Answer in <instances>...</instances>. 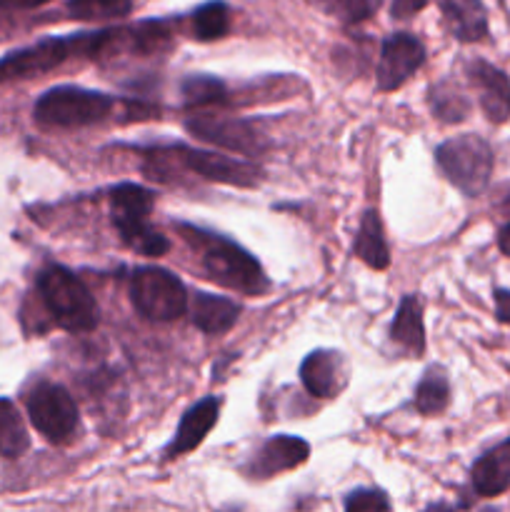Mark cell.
<instances>
[{
    "label": "cell",
    "mask_w": 510,
    "mask_h": 512,
    "mask_svg": "<svg viewBox=\"0 0 510 512\" xmlns=\"http://www.w3.org/2000/svg\"><path fill=\"white\" fill-rule=\"evenodd\" d=\"M180 233L198 255V265L203 268L205 278L215 280L223 288L240 290L245 295H260L268 288V278H265L260 263L238 243L225 235L205 233V230L190 228V225H180Z\"/></svg>",
    "instance_id": "cell-1"
},
{
    "label": "cell",
    "mask_w": 510,
    "mask_h": 512,
    "mask_svg": "<svg viewBox=\"0 0 510 512\" xmlns=\"http://www.w3.org/2000/svg\"><path fill=\"white\" fill-rule=\"evenodd\" d=\"M425 5H428V0H393V5H390V13H393V18H398V20H408V18H413L415 13H420Z\"/></svg>",
    "instance_id": "cell-29"
},
{
    "label": "cell",
    "mask_w": 510,
    "mask_h": 512,
    "mask_svg": "<svg viewBox=\"0 0 510 512\" xmlns=\"http://www.w3.org/2000/svg\"><path fill=\"white\" fill-rule=\"evenodd\" d=\"M430 108L443 123H458L468 115L470 103L460 88L450 83H438L430 90Z\"/></svg>",
    "instance_id": "cell-25"
},
{
    "label": "cell",
    "mask_w": 510,
    "mask_h": 512,
    "mask_svg": "<svg viewBox=\"0 0 510 512\" xmlns=\"http://www.w3.org/2000/svg\"><path fill=\"white\" fill-rule=\"evenodd\" d=\"M28 418L48 443L65 445L78 430L80 415L73 395L55 383H40L28 395Z\"/></svg>",
    "instance_id": "cell-8"
},
{
    "label": "cell",
    "mask_w": 510,
    "mask_h": 512,
    "mask_svg": "<svg viewBox=\"0 0 510 512\" xmlns=\"http://www.w3.org/2000/svg\"><path fill=\"white\" fill-rule=\"evenodd\" d=\"M390 338L408 353L420 355L425 350V328H423V305L415 295H405L395 310Z\"/></svg>",
    "instance_id": "cell-19"
},
{
    "label": "cell",
    "mask_w": 510,
    "mask_h": 512,
    "mask_svg": "<svg viewBox=\"0 0 510 512\" xmlns=\"http://www.w3.org/2000/svg\"><path fill=\"white\" fill-rule=\"evenodd\" d=\"M220 415V400L218 398H203L200 403H195L193 408H188V413L180 418L178 430H175V438L170 440V445L165 448L168 458H180V455H188L190 450L198 448L208 433L213 430V425L218 423Z\"/></svg>",
    "instance_id": "cell-14"
},
{
    "label": "cell",
    "mask_w": 510,
    "mask_h": 512,
    "mask_svg": "<svg viewBox=\"0 0 510 512\" xmlns=\"http://www.w3.org/2000/svg\"><path fill=\"white\" fill-rule=\"evenodd\" d=\"M498 243H500V250H503L505 255H510V223L505 225L503 230H500V240H498Z\"/></svg>",
    "instance_id": "cell-32"
},
{
    "label": "cell",
    "mask_w": 510,
    "mask_h": 512,
    "mask_svg": "<svg viewBox=\"0 0 510 512\" xmlns=\"http://www.w3.org/2000/svg\"><path fill=\"white\" fill-rule=\"evenodd\" d=\"M348 365L335 350H313L300 365V380L315 398H335L348 385Z\"/></svg>",
    "instance_id": "cell-13"
},
{
    "label": "cell",
    "mask_w": 510,
    "mask_h": 512,
    "mask_svg": "<svg viewBox=\"0 0 510 512\" xmlns=\"http://www.w3.org/2000/svg\"><path fill=\"white\" fill-rule=\"evenodd\" d=\"M495 315H498L500 323H510V290L495 293Z\"/></svg>",
    "instance_id": "cell-30"
},
{
    "label": "cell",
    "mask_w": 510,
    "mask_h": 512,
    "mask_svg": "<svg viewBox=\"0 0 510 512\" xmlns=\"http://www.w3.org/2000/svg\"><path fill=\"white\" fill-rule=\"evenodd\" d=\"M435 160L445 178L465 195H478L493 173L490 145L478 135H458V138L445 140L435 150Z\"/></svg>",
    "instance_id": "cell-5"
},
{
    "label": "cell",
    "mask_w": 510,
    "mask_h": 512,
    "mask_svg": "<svg viewBox=\"0 0 510 512\" xmlns=\"http://www.w3.org/2000/svg\"><path fill=\"white\" fill-rule=\"evenodd\" d=\"M355 255H358L365 265H370V268L375 270L388 268V243H385L383 223H380L378 210H365L363 220H360L358 235H355Z\"/></svg>",
    "instance_id": "cell-20"
},
{
    "label": "cell",
    "mask_w": 510,
    "mask_h": 512,
    "mask_svg": "<svg viewBox=\"0 0 510 512\" xmlns=\"http://www.w3.org/2000/svg\"><path fill=\"white\" fill-rule=\"evenodd\" d=\"M240 305L225 295L213 293H195L190 303V320L198 330L208 335H223L238 323Z\"/></svg>",
    "instance_id": "cell-16"
},
{
    "label": "cell",
    "mask_w": 510,
    "mask_h": 512,
    "mask_svg": "<svg viewBox=\"0 0 510 512\" xmlns=\"http://www.w3.org/2000/svg\"><path fill=\"white\" fill-rule=\"evenodd\" d=\"M185 130L220 150H233L243 155H258L263 150L258 133L245 120L218 113V110H195L185 118Z\"/></svg>",
    "instance_id": "cell-9"
},
{
    "label": "cell",
    "mask_w": 510,
    "mask_h": 512,
    "mask_svg": "<svg viewBox=\"0 0 510 512\" xmlns=\"http://www.w3.org/2000/svg\"><path fill=\"white\" fill-rule=\"evenodd\" d=\"M440 10L448 28L463 43H475L488 33V18L480 0H440Z\"/></svg>",
    "instance_id": "cell-18"
},
{
    "label": "cell",
    "mask_w": 510,
    "mask_h": 512,
    "mask_svg": "<svg viewBox=\"0 0 510 512\" xmlns=\"http://www.w3.org/2000/svg\"><path fill=\"white\" fill-rule=\"evenodd\" d=\"M30 448L28 428L23 415L18 413L10 400L0 398V455L3 458H20Z\"/></svg>",
    "instance_id": "cell-22"
},
{
    "label": "cell",
    "mask_w": 510,
    "mask_h": 512,
    "mask_svg": "<svg viewBox=\"0 0 510 512\" xmlns=\"http://www.w3.org/2000/svg\"><path fill=\"white\" fill-rule=\"evenodd\" d=\"M130 300L143 318L155 323L178 320L188 308V293L178 275L165 268H138L130 280Z\"/></svg>",
    "instance_id": "cell-6"
},
{
    "label": "cell",
    "mask_w": 510,
    "mask_h": 512,
    "mask_svg": "<svg viewBox=\"0 0 510 512\" xmlns=\"http://www.w3.org/2000/svg\"><path fill=\"white\" fill-rule=\"evenodd\" d=\"M308 3L343 23H360L370 15V0H308Z\"/></svg>",
    "instance_id": "cell-27"
},
{
    "label": "cell",
    "mask_w": 510,
    "mask_h": 512,
    "mask_svg": "<svg viewBox=\"0 0 510 512\" xmlns=\"http://www.w3.org/2000/svg\"><path fill=\"white\" fill-rule=\"evenodd\" d=\"M345 512H390V500L378 488H358L345 498Z\"/></svg>",
    "instance_id": "cell-28"
},
{
    "label": "cell",
    "mask_w": 510,
    "mask_h": 512,
    "mask_svg": "<svg viewBox=\"0 0 510 512\" xmlns=\"http://www.w3.org/2000/svg\"><path fill=\"white\" fill-rule=\"evenodd\" d=\"M310 445L305 440L295 438V435H273L265 440L253 458L245 463V475L253 480H268L273 475L288 473V470L298 468L308 460Z\"/></svg>",
    "instance_id": "cell-12"
},
{
    "label": "cell",
    "mask_w": 510,
    "mask_h": 512,
    "mask_svg": "<svg viewBox=\"0 0 510 512\" xmlns=\"http://www.w3.org/2000/svg\"><path fill=\"white\" fill-rule=\"evenodd\" d=\"M450 403V383L440 368L425 370L415 388V408L423 415H440Z\"/></svg>",
    "instance_id": "cell-23"
},
{
    "label": "cell",
    "mask_w": 510,
    "mask_h": 512,
    "mask_svg": "<svg viewBox=\"0 0 510 512\" xmlns=\"http://www.w3.org/2000/svg\"><path fill=\"white\" fill-rule=\"evenodd\" d=\"M473 488L480 498H495L510 488V440L488 450L473 465Z\"/></svg>",
    "instance_id": "cell-17"
},
{
    "label": "cell",
    "mask_w": 510,
    "mask_h": 512,
    "mask_svg": "<svg viewBox=\"0 0 510 512\" xmlns=\"http://www.w3.org/2000/svg\"><path fill=\"white\" fill-rule=\"evenodd\" d=\"M153 205L155 195L148 188H140V185L123 183L110 190V213H113V223L123 243L138 250L140 255L160 258V255L168 253L170 243L165 235L150 228L148 215Z\"/></svg>",
    "instance_id": "cell-3"
},
{
    "label": "cell",
    "mask_w": 510,
    "mask_h": 512,
    "mask_svg": "<svg viewBox=\"0 0 510 512\" xmlns=\"http://www.w3.org/2000/svg\"><path fill=\"white\" fill-rule=\"evenodd\" d=\"M190 28H193V38L203 43L223 38L230 30V8L223 0H210L190 15Z\"/></svg>",
    "instance_id": "cell-24"
},
{
    "label": "cell",
    "mask_w": 510,
    "mask_h": 512,
    "mask_svg": "<svg viewBox=\"0 0 510 512\" xmlns=\"http://www.w3.org/2000/svg\"><path fill=\"white\" fill-rule=\"evenodd\" d=\"M423 63V43L410 33H393L390 38H385L383 50H380L378 88L383 93L400 88Z\"/></svg>",
    "instance_id": "cell-11"
},
{
    "label": "cell",
    "mask_w": 510,
    "mask_h": 512,
    "mask_svg": "<svg viewBox=\"0 0 510 512\" xmlns=\"http://www.w3.org/2000/svg\"><path fill=\"white\" fill-rule=\"evenodd\" d=\"M85 55L90 58V33L68 35V38H48L30 48L15 50L0 58V83L3 80L33 78V75L48 73L58 68L65 60Z\"/></svg>",
    "instance_id": "cell-7"
},
{
    "label": "cell",
    "mask_w": 510,
    "mask_h": 512,
    "mask_svg": "<svg viewBox=\"0 0 510 512\" xmlns=\"http://www.w3.org/2000/svg\"><path fill=\"white\" fill-rule=\"evenodd\" d=\"M50 3V0H0V8L3 10H30L40 8V5Z\"/></svg>",
    "instance_id": "cell-31"
},
{
    "label": "cell",
    "mask_w": 510,
    "mask_h": 512,
    "mask_svg": "<svg viewBox=\"0 0 510 512\" xmlns=\"http://www.w3.org/2000/svg\"><path fill=\"white\" fill-rule=\"evenodd\" d=\"M423 512H453V508H448L445 503H435V505H430V508H425Z\"/></svg>",
    "instance_id": "cell-33"
},
{
    "label": "cell",
    "mask_w": 510,
    "mask_h": 512,
    "mask_svg": "<svg viewBox=\"0 0 510 512\" xmlns=\"http://www.w3.org/2000/svg\"><path fill=\"white\" fill-rule=\"evenodd\" d=\"M470 80L478 88L480 105H483L485 115L493 123H505L510 118V80L503 70L493 68V65L478 63L470 65Z\"/></svg>",
    "instance_id": "cell-15"
},
{
    "label": "cell",
    "mask_w": 510,
    "mask_h": 512,
    "mask_svg": "<svg viewBox=\"0 0 510 512\" xmlns=\"http://www.w3.org/2000/svg\"><path fill=\"white\" fill-rule=\"evenodd\" d=\"M178 158L183 160L185 170H193L195 175L205 180H213L220 185H235V188H255L263 180L260 168H255L248 160L230 158L223 153H210V150H195L188 145H175Z\"/></svg>",
    "instance_id": "cell-10"
},
{
    "label": "cell",
    "mask_w": 510,
    "mask_h": 512,
    "mask_svg": "<svg viewBox=\"0 0 510 512\" xmlns=\"http://www.w3.org/2000/svg\"><path fill=\"white\" fill-rule=\"evenodd\" d=\"M115 110V100L98 90L60 85L43 93L35 103V120L45 128H85L103 123Z\"/></svg>",
    "instance_id": "cell-4"
},
{
    "label": "cell",
    "mask_w": 510,
    "mask_h": 512,
    "mask_svg": "<svg viewBox=\"0 0 510 512\" xmlns=\"http://www.w3.org/2000/svg\"><path fill=\"white\" fill-rule=\"evenodd\" d=\"M180 95L188 108L205 110V108H218V105L228 103V88L223 80L213 78V75H188L180 83Z\"/></svg>",
    "instance_id": "cell-21"
},
{
    "label": "cell",
    "mask_w": 510,
    "mask_h": 512,
    "mask_svg": "<svg viewBox=\"0 0 510 512\" xmlns=\"http://www.w3.org/2000/svg\"><path fill=\"white\" fill-rule=\"evenodd\" d=\"M133 10V0H68V13L75 20H113Z\"/></svg>",
    "instance_id": "cell-26"
},
{
    "label": "cell",
    "mask_w": 510,
    "mask_h": 512,
    "mask_svg": "<svg viewBox=\"0 0 510 512\" xmlns=\"http://www.w3.org/2000/svg\"><path fill=\"white\" fill-rule=\"evenodd\" d=\"M40 303L50 320L70 333H90L98 325V305L78 275L63 265H48L38 275Z\"/></svg>",
    "instance_id": "cell-2"
}]
</instances>
